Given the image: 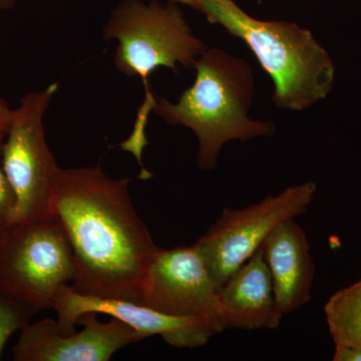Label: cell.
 Instances as JSON below:
<instances>
[{
	"mask_svg": "<svg viewBox=\"0 0 361 361\" xmlns=\"http://www.w3.org/2000/svg\"><path fill=\"white\" fill-rule=\"evenodd\" d=\"M130 183L101 166L59 170L51 211L73 248L78 273L71 286L78 293L141 302L161 248L133 205Z\"/></svg>",
	"mask_w": 361,
	"mask_h": 361,
	"instance_id": "obj_1",
	"label": "cell"
},
{
	"mask_svg": "<svg viewBox=\"0 0 361 361\" xmlns=\"http://www.w3.org/2000/svg\"><path fill=\"white\" fill-rule=\"evenodd\" d=\"M194 68V84L176 103L156 99L153 111L169 125L183 126L196 135L199 167L215 169L227 142L275 134L274 123L249 116L254 77L246 61L220 49H206Z\"/></svg>",
	"mask_w": 361,
	"mask_h": 361,
	"instance_id": "obj_2",
	"label": "cell"
},
{
	"mask_svg": "<svg viewBox=\"0 0 361 361\" xmlns=\"http://www.w3.org/2000/svg\"><path fill=\"white\" fill-rule=\"evenodd\" d=\"M194 9L250 49L272 80L277 108L307 110L334 89L336 66L310 30L289 21L258 20L234 0H201Z\"/></svg>",
	"mask_w": 361,
	"mask_h": 361,
	"instance_id": "obj_3",
	"label": "cell"
},
{
	"mask_svg": "<svg viewBox=\"0 0 361 361\" xmlns=\"http://www.w3.org/2000/svg\"><path fill=\"white\" fill-rule=\"evenodd\" d=\"M103 37L116 40L114 63L130 78H140L146 97L137 121L148 122L156 99L149 92V75L160 68L179 73V68H194L206 51L203 40L195 35L179 4L158 0H123L111 11Z\"/></svg>",
	"mask_w": 361,
	"mask_h": 361,
	"instance_id": "obj_4",
	"label": "cell"
},
{
	"mask_svg": "<svg viewBox=\"0 0 361 361\" xmlns=\"http://www.w3.org/2000/svg\"><path fill=\"white\" fill-rule=\"evenodd\" d=\"M73 248L51 212L4 226L0 235V289L35 313L52 310L61 287L77 277Z\"/></svg>",
	"mask_w": 361,
	"mask_h": 361,
	"instance_id": "obj_5",
	"label": "cell"
},
{
	"mask_svg": "<svg viewBox=\"0 0 361 361\" xmlns=\"http://www.w3.org/2000/svg\"><path fill=\"white\" fill-rule=\"evenodd\" d=\"M58 89L54 82L28 92L13 110L1 146L2 169L16 196L8 224L52 212V194L61 168L47 145L44 118Z\"/></svg>",
	"mask_w": 361,
	"mask_h": 361,
	"instance_id": "obj_6",
	"label": "cell"
},
{
	"mask_svg": "<svg viewBox=\"0 0 361 361\" xmlns=\"http://www.w3.org/2000/svg\"><path fill=\"white\" fill-rule=\"evenodd\" d=\"M316 192L315 183L308 180L246 208L223 210L219 219L194 244L218 290L275 228L307 212Z\"/></svg>",
	"mask_w": 361,
	"mask_h": 361,
	"instance_id": "obj_7",
	"label": "cell"
},
{
	"mask_svg": "<svg viewBox=\"0 0 361 361\" xmlns=\"http://www.w3.org/2000/svg\"><path fill=\"white\" fill-rule=\"evenodd\" d=\"M139 303L166 314L204 320L217 334L229 329H252L246 318L225 307L194 244L161 248Z\"/></svg>",
	"mask_w": 361,
	"mask_h": 361,
	"instance_id": "obj_8",
	"label": "cell"
},
{
	"mask_svg": "<svg viewBox=\"0 0 361 361\" xmlns=\"http://www.w3.org/2000/svg\"><path fill=\"white\" fill-rule=\"evenodd\" d=\"M97 313L80 316V331L63 334L56 320L44 318L21 330L13 346L16 361H108L116 351L146 339L127 323L111 317L97 319Z\"/></svg>",
	"mask_w": 361,
	"mask_h": 361,
	"instance_id": "obj_9",
	"label": "cell"
},
{
	"mask_svg": "<svg viewBox=\"0 0 361 361\" xmlns=\"http://www.w3.org/2000/svg\"><path fill=\"white\" fill-rule=\"evenodd\" d=\"M52 310L58 314L56 324L63 334L75 331L78 318L92 312L127 323L146 338L161 336L175 348H200L217 334L210 324L198 318L166 314L135 301L85 295L73 290L71 285L59 289Z\"/></svg>",
	"mask_w": 361,
	"mask_h": 361,
	"instance_id": "obj_10",
	"label": "cell"
},
{
	"mask_svg": "<svg viewBox=\"0 0 361 361\" xmlns=\"http://www.w3.org/2000/svg\"><path fill=\"white\" fill-rule=\"evenodd\" d=\"M272 276L275 299L285 314L310 302L315 275L307 235L295 219L275 228L261 246Z\"/></svg>",
	"mask_w": 361,
	"mask_h": 361,
	"instance_id": "obj_11",
	"label": "cell"
},
{
	"mask_svg": "<svg viewBox=\"0 0 361 361\" xmlns=\"http://www.w3.org/2000/svg\"><path fill=\"white\" fill-rule=\"evenodd\" d=\"M219 295L225 307L246 318L252 329H276L283 317L261 247L228 278Z\"/></svg>",
	"mask_w": 361,
	"mask_h": 361,
	"instance_id": "obj_12",
	"label": "cell"
},
{
	"mask_svg": "<svg viewBox=\"0 0 361 361\" xmlns=\"http://www.w3.org/2000/svg\"><path fill=\"white\" fill-rule=\"evenodd\" d=\"M324 312L334 344L361 349V279L330 297Z\"/></svg>",
	"mask_w": 361,
	"mask_h": 361,
	"instance_id": "obj_13",
	"label": "cell"
},
{
	"mask_svg": "<svg viewBox=\"0 0 361 361\" xmlns=\"http://www.w3.org/2000/svg\"><path fill=\"white\" fill-rule=\"evenodd\" d=\"M35 314V311L13 300L0 289V356L11 336L30 324Z\"/></svg>",
	"mask_w": 361,
	"mask_h": 361,
	"instance_id": "obj_14",
	"label": "cell"
},
{
	"mask_svg": "<svg viewBox=\"0 0 361 361\" xmlns=\"http://www.w3.org/2000/svg\"><path fill=\"white\" fill-rule=\"evenodd\" d=\"M2 142L4 140H0V224L6 226L13 215L16 196L1 166Z\"/></svg>",
	"mask_w": 361,
	"mask_h": 361,
	"instance_id": "obj_15",
	"label": "cell"
},
{
	"mask_svg": "<svg viewBox=\"0 0 361 361\" xmlns=\"http://www.w3.org/2000/svg\"><path fill=\"white\" fill-rule=\"evenodd\" d=\"M334 361H361V349L349 346L336 345Z\"/></svg>",
	"mask_w": 361,
	"mask_h": 361,
	"instance_id": "obj_16",
	"label": "cell"
},
{
	"mask_svg": "<svg viewBox=\"0 0 361 361\" xmlns=\"http://www.w3.org/2000/svg\"><path fill=\"white\" fill-rule=\"evenodd\" d=\"M11 116H13V110L9 108L6 102L0 97V140H4L6 137L7 130L11 125Z\"/></svg>",
	"mask_w": 361,
	"mask_h": 361,
	"instance_id": "obj_17",
	"label": "cell"
},
{
	"mask_svg": "<svg viewBox=\"0 0 361 361\" xmlns=\"http://www.w3.org/2000/svg\"><path fill=\"white\" fill-rule=\"evenodd\" d=\"M168 1L174 2V4H182L195 8V6L201 1V0H168Z\"/></svg>",
	"mask_w": 361,
	"mask_h": 361,
	"instance_id": "obj_18",
	"label": "cell"
},
{
	"mask_svg": "<svg viewBox=\"0 0 361 361\" xmlns=\"http://www.w3.org/2000/svg\"><path fill=\"white\" fill-rule=\"evenodd\" d=\"M16 0H0V11H7L14 6Z\"/></svg>",
	"mask_w": 361,
	"mask_h": 361,
	"instance_id": "obj_19",
	"label": "cell"
},
{
	"mask_svg": "<svg viewBox=\"0 0 361 361\" xmlns=\"http://www.w3.org/2000/svg\"><path fill=\"white\" fill-rule=\"evenodd\" d=\"M4 226L0 224V235H1L2 229H4Z\"/></svg>",
	"mask_w": 361,
	"mask_h": 361,
	"instance_id": "obj_20",
	"label": "cell"
}]
</instances>
